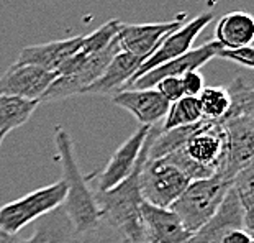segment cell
Returning a JSON list of instances; mask_svg holds the SVG:
<instances>
[{
  "label": "cell",
  "mask_w": 254,
  "mask_h": 243,
  "mask_svg": "<svg viewBox=\"0 0 254 243\" xmlns=\"http://www.w3.org/2000/svg\"><path fill=\"white\" fill-rule=\"evenodd\" d=\"M203 118L220 122L230 109V97L225 87H205L197 97Z\"/></svg>",
  "instance_id": "obj_25"
},
{
  "label": "cell",
  "mask_w": 254,
  "mask_h": 243,
  "mask_svg": "<svg viewBox=\"0 0 254 243\" xmlns=\"http://www.w3.org/2000/svg\"><path fill=\"white\" fill-rule=\"evenodd\" d=\"M184 97H198L205 89V79L200 71H189L181 76Z\"/></svg>",
  "instance_id": "obj_29"
},
{
  "label": "cell",
  "mask_w": 254,
  "mask_h": 243,
  "mask_svg": "<svg viewBox=\"0 0 254 243\" xmlns=\"http://www.w3.org/2000/svg\"><path fill=\"white\" fill-rule=\"evenodd\" d=\"M56 78V73L15 63L0 78V95H15L41 102L43 94Z\"/></svg>",
  "instance_id": "obj_13"
},
{
  "label": "cell",
  "mask_w": 254,
  "mask_h": 243,
  "mask_svg": "<svg viewBox=\"0 0 254 243\" xmlns=\"http://www.w3.org/2000/svg\"><path fill=\"white\" fill-rule=\"evenodd\" d=\"M55 147L59 164L63 171V181L66 184V199L63 209L66 210L69 220L80 237L94 234L102 227L99 207L95 204L87 177L79 168L74 151V142L66 128H55Z\"/></svg>",
  "instance_id": "obj_2"
},
{
  "label": "cell",
  "mask_w": 254,
  "mask_h": 243,
  "mask_svg": "<svg viewBox=\"0 0 254 243\" xmlns=\"http://www.w3.org/2000/svg\"><path fill=\"white\" fill-rule=\"evenodd\" d=\"M66 199V184L64 181L53 182L50 186L35 189L26 196L15 199L0 206V230L7 234L18 235L21 229L36 222L43 215L61 207Z\"/></svg>",
  "instance_id": "obj_4"
},
{
  "label": "cell",
  "mask_w": 254,
  "mask_h": 243,
  "mask_svg": "<svg viewBox=\"0 0 254 243\" xmlns=\"http://www.w3.org/2000/svg\"><path fill=\"white\" fill-rule=\"evenodd\" d=\"M25 240H21L18 235L7 234V232L0 230V243H23Z\"/></svg>",
  "instance_id": "obj_32"
},
{
  "label": "cell",
  "mask_w": 254,
  "mask_h": 243,
  "mask_svg": "<svg viewBox=\"0 0 254 243\" xmlns=\"http://www.w3.org/2000/svg\"><path fill=\"white\" fill-rule=\"evenodd\" d=\"M220 243H253V235L245 229H235L228 232Z\"/></svg>",
  "instance_id": "obj_31"
},
{
  "label": "cell",
  "mask_w": 254,
  "mask_h": 243,
  "mask_svg": "<svg viewBox=\"0 0 254 243\" xmlns=\"http://www.w3.org/2000/svg\"><path fill=\"white\" fill-rule=\"evenodd\" d=\"M112 102L128 110L141 127H154L166 117L169 102L156 89H128L112 95Z\"/></svg>",
  "instance_id": "obj_15"
},
{
  "label": "cell",
  "mask_w": 254,
  "mask_h": 243,
  "mask_svg": "<svg viewBox=\"0 0 254 243\" xmlns=\"http://www.w3.org/2000/svg\"><path fill=\"white\" fill-rule=\"evenodd\" d=\"M161 133V123L149 128L146 137L144 147L139 153L136 164L129 176L125 177L120 184L112 187L105 192H94L95 204L99 207L100 220L107 229L117 234L122 240L129 242H143V220H141V204L144 202L139 191V176H141L143 164L148 160L151 143Z\"/></svg>",
  "instance_id": "obj_1"
},
{
  "label": "cell",
  "mask_w": 254,
  "mask_h": 243,
  "mask_svg": "<svg viewBox=\"0 0 254 243\" xmlns=\"http://www.w3.org/2000/svg\"><path fill=\"white\" fill-rule=\"evenodd\" d=\"M202 118V109H200L197 97H182V99L172 102L169 105V110H167L164 117L161 130L167 132L177 127L192 125V123H197Z\"/></svg>",
  "instance_id": "obj_23"
},
{
  "label": "cell",
  "mask_w": 254,
  "mask_h": 243,
  "mask_svg": "<svg viewBox=\"0 0 254 243\" xmlns=\"http://www.w3.org/2000/svg\"><path fill=\"white\" fill-rule=\"evenodd\" d=\"M220 50L218 43H205L198 48H192L186 55H182L176 59H171L161 66L151 69L141 78H138L128 89H154V85L164 78H181L189 71H198L203 64H207L210 59L217 58V53Z\"/></svg>",
  "instance_id": "obj_12"
},
{
  "label": "cell",
  "mask_w": 254,
  "mask_h": 243,
  "mask_svg": "<svg viewBox=\"0 0 254 243\" xmlns=\"http://www.w3.org/2000/svg\"><path fill=\"white\" fill-rule=\"evenodd\" d=\"M231 187L236 194L240 206L245 212L248 230L253 232V215H254V168L248 166L235 176Z\"/></svg>",
  "instance_id": "obj_24"
},
{
  "label": "cell",
  "mask_w": 254,
  "mask_h": 243,
  "mask_svg": "<svg viewBox=\"0 0 254 243\" xmlns=\"http://www.w3.org/2000/svg\"><path fill=\"white\" fill-rule=\"evenodd\" d=\"M141 220L144 243H189L192 232L171 209H161L141 204Z\"/></svg>",
  "instance_id": "obj_14"
},
{
  "label": "cell",
  "mask_w": 254,
  "mask_h": 243,
  "mask_svg": "<svg viewBox=\"0 0 254 243\" xmlns=\"http://www.w3.org/2000/svg\"><path fill=\"white\" fill-rule=\"evenodd\" d=\"M226 89L230 97V109L221 120L238 117H253L254 112V89L251 74H240L231 81ZM220 120V122H221Z\"/></svg>",
  "instance_id": "obj_22"
},
{
  "label": "cell",
  "mask_w": 254,
  "mask_h": 243,
  "mask_svg": "<svg viewBox=\"0 0 254 243\" xmlns=\"http://www.w3.org/2000/svg\"><path fill=\"white\" fill-rule=\"evenodd\" d=\"M226 137L223 166L217 176L233 182L235 176L248 166H253L254 156V120L253 117H238L221 120Z\"/></svg>",
  "instance_id": "obj_8"
},
{
  "label": "cell",
  "mask_w": 254,
  "mask_h": 243,
  "mask_svg": "<svg viewBox=\"0 0 254 243\" xmlns=\"http://www.w3.org/2000/svg\"><path fill=\"white\" fill-rule=\"evenodd\" d=\"M184 18L186 15H179L176 20L158 21V23H123L122 21L118 30V43L122 51L141 58L144 61L156 51L166 35L186 23Z\"/></svg>",
  "instance_id": "obj_11"
},
{
  "label": "cell",
  "mask_w": 254,
  "mask_h": 243,
  "mask_svg": "<svg viewBox=\"0 0 254 243\" xmlns=\"http://www.w3.org/2000/svg\"><path fill=\"white\" fill-rule=\"evenodd\" d=\"M154 89L164 97V99L172 104V102L179 100L184 97V90H182V82L181 78H164L161 79L158 84L154 85Z\"/></svg>",
  "instance_id": "obj_28"
},
{
  "label": "cell",
  "mask_w": 254,
  "mask_h": 243,
  "mask_svg": "<svg viewBox=\"0 0 254 243\" xmlns=\"http://www.w3.org/2000/svg\"><path fill=\"white\" fill-rule=\"evenodd\" d=\"M230 187L231 182L217 174L190 181L171 210L179 215L184 225L193 234L213 217Z\"/></svg>",
  "instance_id": "obj_3"
},
{
  "label": "cell",
  "mask_w": 254,
  "mask_h": 243,
  "mask_svg": "<svg viewBox=\"0 0 254 243\" xmlns=\"http://www.w3.org/2000/svg\"><path fill=\"white\" fill-rule=\"evenodd\" d=\"M151 127H139L131 137H129L125 143H122L115 153L112 155V158L109 160V163L100 172H92V174L85 176L87 182L92 191L95 192H105L110 191L112 187H115L117 184L129 176V172L133 171L134 164L141 150L144 147L146 137H148Z\"/></svg>",
  "instance_id": "obj_10"
},
{
  "label": "cell",
  "mask_w": 254,
  "mask_h": 243,
  "mask_svg": "<svg viewBox=\"0 0 254 243\" xmlns=\"http://www.w3.org/2000/svg\"><path fill=\"white\" fill-rule=\"evenodd\" d=\"M2 142H3V138H2V137H0V147H2Z\"/></svg>",
  "instance_id": "obj_34"
},
{
  "label": "cell",
  "mask_w": 254,
  "mask_h": 243,
  "mask_svg": "<svg viewBox=\"0 0 254 243\" xmlns=\"http://www.w3.org/2000/svg\"><path fill=\"white\" fill-rule=\"evenodd\" d=\"M82 36L67 38V40H58L43 45H31L23 48L18 53L17 64H28L36 66L45 71L56 73L61 64L80 51Z\"/></svg>",
  "instance_id": "obj_17"
},
{
  "label": "cell",
  "mask_w": 254,
  "mask_h": 243,
  "mask_svg": "<svg viewBox=\"0 0 254 243\" xmlns=\"http://www.w3.org/2000/svg\"><path fill=\"white\" fill-rule=\"evenodd\" d=\"M118 243H143V242H129V240H122L120 239V242H118Z\"/></svg>",
  "instance_id": "obj_33"
},
{
  "label": "cell",
  "mask_w": 254,
  "mask_h": 243,
  "mask_svg": "<svg viewBox=\"0 0 254 243\" xmlns=\"http://www.w3.org/2000/svg\"><path fill=\"white\" fill-rule=\"evenodd\" d=\"M182 153L207 176L218 174L225 161L226 137L220 122L207 120L200 130L181 148Z\"/></svg>",
  "instance_id": "obj_9"
},
{
  "label": "cell",
  "mask_w": 254,
  "mask_h": 243,
  "mask_svg": "<svg viewBox=\"0 0 254 243\" xmlns=\"http://www.w3.org/2000/svg\"><path fill=\"white\" fill-rule=\"evenodd\" d=\"M190 179L167 158L146 160L139 176V191L146 204L171 209Z\"/></svg>",
  "instance_id": "obj_5"
},
{
  "label": "cell",
  "mask_w": 254,
  "mask_h": 243,
  "mask_svg": "<svg viewBox=\"0 0 254 243\" xmlns=\"http://www.w3.org/2000/svg\"><path fill=\"white\" fill-rule=\"evenodd\" d=\"M143 59L136 58L129 53L120 51L105 68L104 74L95 81L84 94L94 95H115L128 84V81L133 78V74L141 66Z\"/></svg>",
  "instance_id": "obj_18"
},
{
  "label": "cell",
  "mask_w": 254,
  "mask_h": 243,
  "mask_svg": "<svg viewBox=\"0 0 254 243\" xmlns=\"http://www.w3.org/2000/svg\"><path fill=\"white\" fill-rule=\"evenodd\" d=\"M120 51L122 48L117 36L105 50L85 56L82 66L79 68L77 73L69 76H58L50 84V87L46 89V92L43 94L41 102H55V100L67 99V97L72 95L84 94L104 74L105 68L109 66L112 59Z\"/></svg>",
  "instance_id": "obj_6"
},
{
  "label": "cell",
  "mask_w": 254,
  "mask_h": 243,
  "mask_svg": "<svg viewBox=\"0 0 254 243\" xmlns=\"http://www.w3.org/2000/svg\"><path fill=\"white\" fill-rule=\"evenodd\" d=\"M122 20H110L99 26L95 31L82 36V43H80V53L84 55H94L102 50H105L110 43L118 36V30H120Z\"/></svg>",
  "instance_id": "obj_26"
},
{
  "label": "cell",
  "mask_w": 254,
  "mask_h": 243,
  "mask_svg": "<svg viewBox=\"0 0 254 243\" xmlns=\"http://www.w3.org/2000/svg\"><path fill=\"white\" fill-rule=\"evenodd\" d=\"M217 58L221 59H228V61H233L240 66L251 69L254 68V50L253 46H243V48H236V50H218Z\"/></svg>",
  "instance_id": "obj_27"
},
{
  "label": "cell",
  "mask_w": 254,
  "mask_h": 243,
  "mask_svg": "<svg viewBox=\"0 0 254 243\" xmlns=\"http://www.w3.org/2000/svg\"><path fill=\"white\" fill-rule=\"evenodd\" d=\"M40 104V100H28L15 95H0V137L5 138L15 128L25 125Z\"/></svg>",
  "instance_id": "obj_21"
},
{
  "label": "cell",
  "mask_w": 254,
  "mask_h": 243,
  "mask_svg": "<svg viewBox=\"0 0 254 243\" xmlns=\"http://www.w3.org/2000/svg\"><path fill=\"white\" fill-rule=\"evenodd\" d=\"M79 240L80 235L61 206L33 222V235L23 243H79Z\"/></svg>",
  "instance_id": "obj_20"
},
{
  "label": "cell",
  "mask_w": 254,
  "mask_h": 243,
  "mask_svg": "<svg viewBox=\"0 0 254 243\" xmlns=\"http://www.w3.org/2000/svg\"><path fill=\"white\" fill-rule=\"evenodd\" d=\"M100 229H102V227H100ZM100 229L97 232H94V234L80 237L79 243H118V242H120V237H118L117 234H113L112 230H110V235H102Z\"/></svg>",
  "instance_id": "obj_30"
},
{
  "label": "cell",
  "mask_w": 254,
  "mask_h": 243,
  "mask_svg": "<svg viewBox=\"0 0 254 243\" xmlns=\"http://www.w3.org/2000/svg\"><path fill=\"white\" fill-rule=\"evenodd\" d=\"M254 40V18L246 12L225 13L215 26V43L221 50L250 46Z\"/></svg>",
  "instance_id": "obj_19"
},
{
  "label": "cell",
  "mask_w": 254,
  "mask_h": 243,
  "mask_svg": "<svg viewBox=\"0 0 254 243\" xmlns=\"http://www.w3.org/2000/svg\"><path fill=\"white\" fill-rule=\"evenodd\" d=\"M213 18H215L213 12H203L197 15L195 18H192L190 21H186V23L179 26L177 30L171 31L169 35H166L153 55L141 63V66L133 74V78L128 81V84L123 87V90H125L128 85H131L138 78H141L146 73H149L151 69L158 68L161 64L171 61V59H176L182 55H186L187 51H190L193 41L197 40V36L207 28L208 23Z\"/></svg>",
  "instance_id": "obj_7"
},
{
  "label": "cell",
  "mask_w": 254,
  "mask_h": 243,
  "mask_svg": "<svg viewBox=\"0 0 254 243\" xmlns=\"http://www.w3.org/2000/svg\"><path fill=\"white\" fill-rule=\"evenodd\" d=\"M235 229L248 230V225L240 201H238L233 187H230L220 209L207 224H203L197 232H193L189 243H220L228 232Z\"/></svg>",
  "instance_id": "obj_16"
}]
</instances>
